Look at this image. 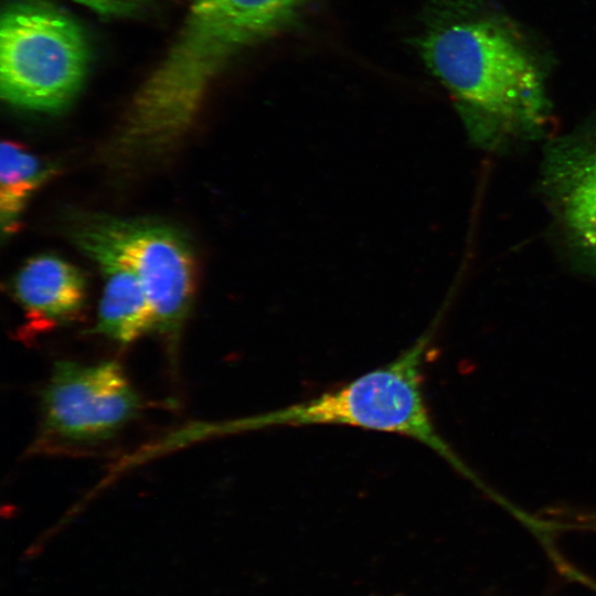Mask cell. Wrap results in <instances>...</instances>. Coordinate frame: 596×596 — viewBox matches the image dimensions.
Wrapping results in <instances>:
<instances>
[{
  "label": "cell",
  "instance_id": "cell-1",
  "mask_svg": "<svg viewBox=\"0 0 596 596\" xmlns=\"http://www.w3.org/2000/svg\"><path fill=\"white\" fill-rule=\"evenodd\" d=\"M421 53L477 145L494 148L545 131L553 58L494 0H447L422 39Z\"/></svg>",
  "mask_w": 596,
  "mask_h": 596
},
{
  "label": "cell",
  "instance_id": "cell-2",
  "mask_svg": "<svg viewBox=\"0 0 596 596\" xmlns=\"http://www.w3.org/2000/svg\"><path fill=\"white\" fill-rule=\"evenodd\" d=\"M430 334L393 361L313 398L241 418L225 432L278 426L348 425L416 439L455 462L430 421L423 394L422 365Z\"/></svg>",
  "mask_w": 596,
  "mask_h": 596
},
{
  "label": "cell",
  "instance_id": "cell-3",
  "mask_svg": "<svg viewBox=\"0 0 596 596\" xmlns=\"http://www.w3.org/2000/svg\"><path fill=\"white\" fill-rule=\"evenodd\" d=\"M83 29L42 0H15L0 21V94L12 106L55 113L79 93L89 65Z\"/></svg>",
  "mask_w": 596,
  "mask_h": 596
},
{
  "label": "cell",
  "instance_id": "cell-4",
  "mask_svg": "<svg viewBox=\"0 0 596 596\" xmlns=\"http://www.w3.org/2000/svg\"><path fill=\"white\" fill-rule=\"evenodd\" d=\"M68 230L86 255L108 254L136 273L152 308L153 331L174 355L194 296V259L185 237L158 221L105 214L78 215Z\"/></svg>",
  "mask_w": 596,
  "mask_h": 596
},
{
  "label": "cell",
  "instance_id": "cell-5",
  "mask_svg": "<svg viewBox=\"0 0 596 596\" xmlns=\"http://www.w3.org/2000/svg\"><path fill=\"white\" fill-rule=\"evenodd\" d=\"M141 401L114 361H57L41 394V443L92 445L135 418Z\"/></svg>",
  "mask_w": 596,
  "mask_h": 596
},
{
  "label": "cell",
  "instance_id": "cell-6",
  "mask_svg": "<svg viewBox=\"0 0 596 596\" xmlns=\"http://www.w3.org/2000/svg\"><path fill=\"white\" fill-rule=\"evenodd\" d=\"M307 1L193 0L162 68L178 85L205 91L235 52L281 26Z\"/></svg>",
  "mask_w": 596,
  "mask_h": 596
},
{
  "label": "cell",
  "instance_id": "cell-7",
  "mask_svg": "<svg viewBox=\"0 0 596 596\" xmlns=\"http://www.w3.org/2000/svg\"><path fill=\"white\" fill-rule=\"evenodd\" d=\"M540 182L565 253L596 275V114L547 145Z\"/></svg>",
  "mask_w": 596,
  "mask_h": 596
},
{
  "label": "cell",
  "instance_id": "cell-8",
  "mask_svg": "<svg viewBox=\"0 0 596 596\" xmlns=\"http://www.w3.org/2000/svg\"><path fill=\"white\" fill-rule=\"evenodd\" d=\"M12 291L29 323L44 330L77 319L85 306L86 280L73 264L42 254L19 269Z\"/></svg>",
  "mask_w": 596,
  "mask_h": 596
},
{
  "label": "cell",
  "instance_id": "cell-9",
  "mask_svg": "<svg viewBox=\"0 0 596 596\" xmlns=\"http://www.w3.org/2000/svg\"><path fill=\"white\" fill-rule=\"evenodd\" d=\"M87 256L99 265L104 278L97 323L93 331L123 345L153 331L152 308L136 273L108 254L93 253Z\"/></svg>",
  "mask_w": 596,
  "mask_h": 596
},
{
  "label": "cell",
  "instance_id": "cell-10",
  "mask_svg": "<svg viewBox=\"0 0 596 596\" xmlns=\"http://www.w3.org/2000/svg\"><path fill=\"white\" fill-rule=\"evenodd\" d=\"M56 166L6 140L0 150V221L3 236L18 230L32 194L56 172Z\"/></svg>",
  "mask_w": 596,
  "mask_h": 596
},
{
  "label": "cell",
  "instance_id": "cell-11",
  "mask_svg": "<svg viewBox=\"0 0 596 596\" xmlns=\"http://www.w3.org/2000/svg\"><path fill=\"white\" fill-rule=\"evenodd\" d=\"M98 13L120 15L132 12L148 0H74Z\"/></svg>",
  "mask_w": 596,
  "mask_h": 596
}]
</instances>
